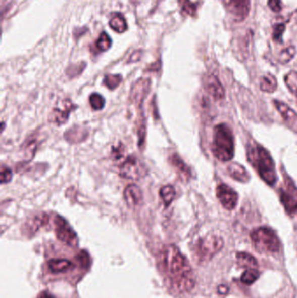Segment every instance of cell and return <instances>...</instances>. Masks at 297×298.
<instances>
[{
	"label": "cell",
	"mask_w": 297,
	"mask_h": 298,
	"mask_svg": "<svg viewBox=\"0 0 297 298\" xmlns=\"http://www.w3.org/2000/svg\"><path fill=\"white\" fill-rule=\"evenodd\" d=\"M268 5L269 8L275 13H280L282 9V3L281 0H269Z\"/></svg>",
	"instance_id": "32"
},
{
	"label": "cell",
	"mask_w": 297,
	"mask_h": 298,
	"mask_svg": "<svg viewBox=\"0 0 297 298\" xmlns=\"http://www.w3.org/2000/svg\"><path fill=\"white\" fill-rule=\"evenodd\" d=\"M246 159L257 174L269 186L275 185L277 182L274 160L269 151L257 143L250 145L246 153Z\"/></svg>",
	"instance_id": "2"
},
{
	"label": "cell",
	"mask_w": 297,
	"mask_h": 298,
	"mask_svg": "<svg viewBox=\"0 0 297 298\" xmlns=\"http://www.w3.org/2000/svg\"><path fill=\"white\" fill-rule=\"evenodd\" d=\"M175 189L173 186L168 185L164 186L163 188L160 190V195L162 197V200L164 202L166 206H169L171 202L174 201L175 197Z\"/></svg>",
	"instance_id": "23"
},
{
	"label": "cell",
	"mask_w": 297,
	"mask_h": 298,
	"mask_svg": "<svg viewBox=\"0 0 297 298\" xmlns=\"http://www.w3.org/2000/svg\"><path fill=\"white\" fill-rule=\"evenodd\" d=\"M295 54H296L295 47L293 46L286 47L284 50L281 51V54H279L278 61L281 64H287L294 58Z\"/></svg>",
	"instance_id": "25"
},
{
	"label": "cell",
	"mask_w": 297,
	"mask_h": 298,
	"mask_svg": "<svg viewBox=\"0 0 297 298\" xmlns=\"http://www.w3.org/2000/svg\"><path fill=\"white\" fill-rule=\"evenodd\" d=\"M48 268L53 273H63L72 270L73 264L67 259H52L48 262Z\"/></svg>",
	"instance_id": "17"
},
{
	"label": "cell",
	"mask_w": 297,
	"mask_h": 298,
	"mask_svg": "<svg viewBox=\"0 0 297 298\" xmlns=\"http://www.w3.org/2000/svg\"><path fill=\"white\" fill-rule=\"evenodd\" d=\"M54 226H55L56 235L61 242L71 246L77 245L78 239H77L76 234L70 227L66 220L59 216H56L54 218Z\"/></svg>",
	"instance_id": "9"
},
{
	"label": "cell",
	"mask_w": 297,
	"mask_h": 298,
	"mask_svg": "<svg viewBox=\"0 0 297 298\" xmlns=\"http://www.w3.org/2000/svg\"><path fill=\"white\" fill-rule=\"evenodd\" d=\"M228 173L233 179L237 182H241V183L250 182V174L242 165L237 162H234L228 165Z\"/></svg>",
	"instance_id": "15"
},
{
	"label": "cell",
	"mask_w": 297,
	"mask_h": 298,
	"mask_svg": "<svg viewBox=\"0 0 297 298\" xmlns=\"http://www.w3.org/2000/svg\"><path fill=\"white\" fill-rule=\"evenodd\" d=\"M296 13V16H297V11H296V13Z\"/></svg>",
	"instance_id": "35"
},
{
	"label": "cell",
	"mask_w": 297,
	"mask_h": 298,
	"mask_svg": "<svg viewBox=\"0 0 297 298\" xmlns=\"http://www.w3.org/2000/svg\"><path fill=\"white\" fill-rule=\"evenodd\" d=\"M273 103L288 129L293 132L297 133V113L284 102L274 100Z\"/></svg>",
	"instance_id": "11"
},
{
	"label": "cell",
	"mask_w": 297,
	"mask_h": 298,
	"mask_svg": "<svg viewBox=\"0 0 297 298\" xmlns=\"http://www.w3.org/2000/svg\"><path fill=\"white\" fill-rule=\"evenodd\" d=\"M109 25H110L111 28L116 31V32H119V33H123V32L127 31V22L124 19L123 16L120 14V13L114 15V17L111 19L110 22H109Z\"/></svg>",
	"instance_id": "21"
},
{
	"label": "cell",
	"mask_w": 297,
	"mask_h": 298,
	"mask_svg": "<svg viewBox=\"0 0 297 298\" xmlns=\"http://www.w3.org/2000/svg\"><path fill=\"white\" fill-rule=\"evenodd\" d=\"M124 198H125V201H126L129 207H137L142 201V191L138 186L131 184V185L127 186L126 189H125Z\"/></svg>",
	"instance_id": "13"
},
{
	"label": "cell",
	"mask_w": 297,
	"mask_h": 298,
	"mask_svg": "<svg viewBox=\"0 0 297 298\" xmlns=\"http://www.w3.org/2000/svg\"><path fill=\"white\" fill-rule=\"evenodd\" d=\"M279 197L288 215L291 217L297 215V187L290 176H285L279 188Z\"/></svg>",
	"instance_id": "5"
},
{
	"label": "cell",
	"mask_w": 297,
	"mask_h": 298,
	"mask_svg": "<svg viewBox=\"0 0 297 298\" xmlns=\"http://www.w3.org/2000/svg\"><path fill=\"white\" fill-rule=\"evenodd\" d=\"M236 258H237L238 264L241 268L251 270V269H256L258 267V263L256 258L249 253L239 252L236 254Z\"/></svg>",
	"instance_id": "19"
},
{
	"label": "cell",
	"mask_w": 297,
	"mask_h": 298,
	"mask_svg": "<svg viewBox=\"0 0 297 298\" xmlns=\"http://www.w3.org/2000/svg\"><path fill=\"white\" fill-rule=\"evenodd\" d=\"M111 46H112V40H111L110 37L108 36V33L102 32L98 40L96 42L97 49L101 52H105V51H108Z\"/></svg>",
	"instance_id": "26"
},
{
	"label": "cell",
	"mask_w": 297,
	"mask_h": 298,
	"mask_svg": "<svg viewBox=\"0 0 297 298\" xmlns=\"http://www.w3.org/2000/svg\"><path fill=\"white\" fill-rule=\"evenodd\" d=\"M178 4L182 13L191 17H195L196 12H197L195 4L191 2L190 0H179Z\"/></svg>",
	"instance_id": "24"
},
{
	"label": "cell",
	"mask_w": 297,
	"mask_h": 298,
	"mask_svg": "<svg viewBox=\"0 0 297 298\" xmlns=\"http://www.w3.org/2000/svg\"><path fill=\"white\" fill-rule=\"evenodd\" d=\"M216 195L225 209L233 210L236 207L238 202V194L227 184L221 183L217 186Z\"/></svg>",
	"instance_id": "10"
},
{
	"label": "cell",
	"mask_w": 297,
	"mask_h": 298,
	"mask_svg": "<svg viewBox=\"0 0 297 298\" xmlns=\"http://www.w3.org/2000/svg\"><path fill=\"white\" fill-rule=\"evenodd\" d=\"M149 89H150V80L145 78H140L136 82L135 85L133 86V91H132V98L133 102L137 104H140L144 101L145 96L147 95Z\"/></svg>",
	"instance_id": "14"
},
{
	"label": "cell",
	"mask_w": 297,
	"mask_h": 298,
	"mask_svg": "<svg viewBox=\"0 0 297 298\" xmlns=\"http://www.w3.org/2000/svg\"><path fill=\"white\" fill-rule=\"evenodd\" d=\"M12 178H13L12 170L10 169L8 166L2 165L1 166V183L4 184V183L11 182Z\"/></svg>",
	"instance_id": "31"
},
{
	"label": "cell",
	"mask_w": 297,
	"mask_h": 298,
	"mask_svg": "<svg viewBox=\"0 0 297 298\" xmlns=\"http://www.w3.org/2000/svg\"><path fill=\"white\" fill-rule=\"evenodd\" d=\"M90 105L93 110H102L105 107V100L104 98L102 97L101 94H92L90 98Z\"/></svg>",
	"instance_id": "28"
},
{
	"label": "cell",
	"mask_w": 297,
	"mask_h": 298,
	"mask_svg": "<svg viewBox=\"0 0 297 298\" xmlns=\"http://www.w3.org/2000/svg\"><path fill=\"white\" fill-rule=\"evenodd\" d=\"M170 163L173 165L174 168L177 170V172L183 179L189 180L191 178V171H190L189 167L186 165L183 160L180 159V156L178 154H173L171 155L170 159H169Z\"/></svg>",
	"instance_id": "16"
},
{
	"label": "cell",
	"mask_w": 297,
	"mask_h": 298,
	"mask_svg": "<svg viewBox=\"0 0 297 298\" xmlns=\"http://www.w3.org/2000/svg\"><path fill=\"white\" fill-rule=\"evenodd\" d=\"M260 273L256 270V269H251V270H247L246 272H244L240 280L245 284L250 285L258 279Z\"/></svg>",
	"instance_id": "27"
},
{
	"label": "cell",
	"mask_w": 297,
	"mask_h": 298,
	"mask_svg": "<svg viewBox=\"0 0 297 298\" xmlns=\"http://www.w3.org/2000/svg\"><path fill=\"white\" fill-rule=\"evenodd\" d=\"M285 84L288 90L293 94L297 101V72L291 71L284 77Z\"/></svg>",
	"instance_id": "22"
},
{
	"label": "cell",
	"mask_w": 297,
	"mask_h": 298,
	"mask_svg": "<svg viewBox=\"0 0 297 298\" xmlns=\"http://www.w3.org/2000/svg\"><path fill=\"white\" fill-rule=\"evenodd\" d=\"M212 153L217 160L227 162L234 156V138L230 127L225 123L215 125L213 135Z\"/></svg>",
	"instance_id": "3"
},
{
	"label": "cell",
	"mask_w": 297,
	"mask_h": 298,
	"mask_svg": "<svg viewBox=\"0 0 297 298\" xmlns=\"http://www.w3.org/2000/svg\"><path fill=\"white\" fill-rule=\"evenodd\" d=\"M122 80V77L120 75H108L104 78L105 85L111 90L117 88Z\"/></svg>",
	"instance_id": "29"
},
{
	"label": "cell",
	"mask_w": 297,
	"mask_h": 298,
	"mask_svg": "<svg viewBox=\"0 0 297 298\" xmlns=\"http://www.w3.org/2000/svg\"><path fill=\"white\" fill-rule=\"evenodd\" d=\"M250 236L255 247L261 252L276 253L280 250V240L273 229L261 227L253 230Z\"/></svg>",
	"instance_id": "4"
},
{
	"label": "cell",
	"mask_w": 297,
	"mask_h": 298,
	"mask_svg": "<svg viewBox=\"0 0 297 298\" xmlns=\"http://www.w3.org/2000/svg\"><path fill=\"white\" fill-rule=\"evenodd\" d=\"M140 57H141V51H136L130 58L129 62H136L140 59Z\"/></svg>",
	"instance_id": "33"
},
{
	"label": "cell",
	"mask_w": 297,
	"mask_h": 298,
	"mask_svg": "<svg viewBox=\"0 0 297 298\" xmlns=\"http://www.w3.org/2000/svg\"><path fill=\"white\" fill-rule=\"evenodd\" d=\"M222 2L236 22L244 21L250 14V0H222Z\"/></svg>",
	"instance_id": "8"
},
{
	"label": "cell",
	"mask_w": 297,
	"mask_h": 298,
	"mask_svg": "<svg viewBox=\"0 0 297 298\" xmlns=\"http://www.w3.org/2000/svg\"><path fill=\"white\" fill-rule=\"evenodd\" d=\"M158 266L172 289L188 292L195 284L193 270L187 258L174 245L165 247L158 257Z\"/></svg>",
	"instance_id": "1"
},
{
	"label": "cell",
	"mask_w": 297,
	"mask_h": 298,
	"mask_svg": "<svg viewBox=\"0 0 297 298\" xmlns=\"http://www.w3.org/2000/svg\"><path fill=\"white\" fill-rule=\"evenodd\" d=\"M38 298H55V297H54V296H53V295H52L51 294H47V293H45V292H44V293H41V294H40V295H39V296H38Z\"/></svg>",
	"instance_id": "34"
},
{
	"label": "cell",
	"mask_w": 297,
	"mask_h": 298,
	"mask_svg": "<svg viewBox=\"0 0 297 298\" xmlns=\"http://www.w3.org/2000/svg\"><path fill=\"white\" fill-rule=\"evenodd\" d=\"M260 88L263 92L273 94L277 89V80L275 76L270 73L263 76L260 82Z\"/></svg>",
	"instance_id": "20"
},
{
	"label": "cell",
	"mask_w": 297,
	"mask_h": 298,
	"mask_svg": "<svg viewBox=\"0 0 297 298\" xmlns=\"http://www.w3.org/2000/svg\"><path fill=\"white\" fill-rule=\"evenodd\" d=\"M285 29H286V25H285V24H282V23L276 24L274 26L273 34H272V37H273L274 41L281 43V39H282V36H283V33H284Z\"/></svg>",
	"instance_id": "30"
},
{
	"label": "cell",
	"mask_w": 297,
	"mask_h": 298,
	"mask_svg": "<svg viewBox=\"0 0 297 298\" xmlns=\"http://www.w3.org/2000/svg\"><path fill=\"white\" fill-rule=\"evenodd\" d=\"M73 106L71 102L65 101V107L62 108H55L53 113V119L54 122L56 123L58 125H61L64 123L67 122V119L69 117V113L71 110L73 108Z\"/></svg>",
	"instance_id": "18"
},
{
	"label": "cell",
	"mask_w": 297,
	"mask_h": 298,
	"mask_svg": "<svg viewBox=\"0 0 297 298\" xmlns=\"http://www.w3.org/2000/svg\"><path fill=\"white\" fill-rule=\"evenodd\" d=\"M145 173V166L134 155L127 157L120 166V176L127 179H139Z\"/></svg>",
	"instance_id": "7"
},
{
	"label": "cell",
	"mask_w": 297,
	"mask_h": 298,
	"mask_svg": "<svg viewBox=\"0 0 297 298\" xmlns=\"http://www.w3.org/2000/svg\"><path fill=\"white\" fill-rule=\"evenodd\" d=\"M206 89L215 101H222L224 99V88L216 76H209V78H207Z\"/></svg>",
	"instance_id": "12"
},
{
	"label": "cell",
	"mask_w": 297,
	"mask_h": 298,
	"mask_svg": "<svg viewBox=\"0 0 297 298\" xmlns=\"http://www.w3.org/2000/svg\"><path fill=\"white\" fill-rule=\"evenodd\" d=\"M223 239L218 235H208L196 245V254L200 261L210 260L223 248Z\"/></svg>",
	"instance_id": "6"
}]
</instances>
